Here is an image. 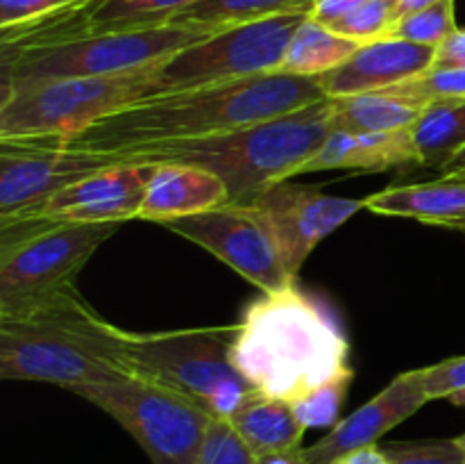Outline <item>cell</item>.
<instances>
[{
  "instance_id": "cell-1",
  "label": "cell",
  "mask_w": 465,
  "mask_h": 464,
  "mask_svg": "<svg viewBox=\"0 0 465 464\" xmlns=\"http://www.w3.org/2000/svg\"><path fill=\"white\" fill-rule=\"evenodd\" d=\"M327 98L318 77L263 73L243 80L180 91L121 109L73 136H57L64 148L123 153L148 146L225 135Z\"/></svg>"
},
{
  "instance_id": "cell-2",
  "label": "cell",
  "mask_w": 465,
  "mask_h": 464,
  "mask_svg": "<svg viewBox=\"0 0 465 464\" xmlns=\"http://www.w3.org/2000/svg\"><path fill=\"white\" fill-rule=\"evenodd\" d=\"M230 355L254 389L291 405L316 387L354 373L339 318L295 280L263 291L245 308Z\"/></svg>"
},
{
  "instance_id": "cell-3",
  "label": "cell",
  "mask_w": 465,
  "mask_h": 464,
  "mask_svg": "<svg viewBox=\"0 0 465 464\" xmlns=\"http://www.w3.org/2000/svg\"><path fill=\"white\" fill-rule=\"evenodd\" d=\"M130 332L104 321L75 287L54 291L16 317H0V378L71 391L130 376Z\"/></svg>"
},
{
  "instance_id": "cell-4",
  "label": "cell",
  "mask_w": 465,
  "mask_h": 464,
  "mask_svg": "<svg viewBox=\"0 0 465 464\" xmlns=\"http://www.w3.org/2000/svg\"><path fill=\"white\" fill-rule=\"evenodd\" d=\"M331 127V98L295 112L193 141L123 150L125 162L189 164L225 182L227 205H248L271 187L300 176V168L321 150Z\"/></svg>"
},
{
  "instance_id": "cell-5",
  "label": "cell",
  "mask_w": 465,
  "mask_h": 464,
  "mask_svg": "<svg viewBox=\"0 0 465 464\" xmlns=\"http://www.w3.org/2000/svg\"><path fill=\"white\" fill-rule=\"evenodd\" d=\"M239 323L168 332H130L125 362L132 376L148 378L186 396L207 414L230 419L254 387L232 362Z\"/></svg>"
},
{
  "instance_id": "cell-6",
  "label": "cell",
  "mask_w": 465,
  "mask_h": 464,
  "mask_svg": "<svg viewBox=\"0 0 465 464\" xmlns=\"http://www.w3.org/2000/svg\"><path fill=\"white\" fill-rule=\"evenodd\" d=\"M204 36L209 35L163 25L153 30L77 36L35 48H3V96L44 82L139 71L189 48Z\"/></svg>"
},
{
  "instance_id": "cell-7",
  "label": "cell",
  "mask_w": 465,
  "mask_h": 464,
  "mask_svg": "<svg viewBox=\"0 0 465 464\" xmlns=\"http://www.w3.org/2000/svg\"><path fill=\"white\" fill-rule=\"evenodd\" d=\"M153 66L123 76L71 77L12 91L0 98V139L73 136L121 109L150 100Z\"/></svg>"
},
{
  "instance_id": "cell-8",
  "label": "cell",
  "mask_w": 465,
  "mask_h": 464,
  "mask_svg": "<svg viewBox=\"0 0 465 464\" xmlns=\"http://www.w3.org/2000/svg\"><path fill=\"white\" fill-rule=\"evenodd\" d=\"M309 14H284L213 32L150 68V98L277 73Z\"/></svg>"
},
{
  "instance_id": "cell-9",
  "label": "cell",
  "mask_w": 465,
  "mask_h": 464,
  "mask_svg": "<svg viewBox=\"0 0 465 464\" xmlns=\"http://www.w3.org/2000/svg\"><path fill=\"white\" fill-rule=\"evenodd\" d=\"M71 391L121 423L153 464H193L213 419L186 396L132 373Z\"/></svg>"
},
{
  "instance_id": "cell-10",
  "label": "cell",
  "mask_w": 465,
  "mask_h": 464,
  "mask_svg": "<svg viewBox=\"0 0 465 464\" xmlns=\"http://www.w3.org/2000/svg\"><path fill=\"white\" fill-rule=\"evenodd\" d=\"M121 223H66L0 241V317H16L54 291L75 287L91 255Z\"/></svg>"
},
{
  "instance_id": "cell-11",
  "label": "cell",
  "mask_w": 465,
  "mask_h": 464,
  "mask_svg": "<svg viewBox=\"0 0 465 464\" xmlns=\"http://www.w3.org/2000/svg\"><path fill=\"white\" fill-rule=\"evenodd\" d=\"M125 159L64 148L57 136L0 139V221L36 207L57 191Z\"/></svg>"
},
{
  "instance_id": "cell-12",
  "label": "cell",
  "mask_w": 465,
  "mask_h": 464,
  "mask_svg": "<svg viewBox=\"0 0 465 464\" xmlns=\"http://www.w3.org/2000/svg\"><path fill=\"white\" fill-rule=\"evenodd\" d=\"M245 207L262 218L280 250L286 271L298 277V271L313 248L336 227L350 221L359 209H366V198L331 196L316 187L284 180L263 191Z\"/></svg>"
},
{
  "instance_id": "cell-13",
  "label": "cell",
  "mask_w": 465,
  "mask_h": 464,
  "mask_svg": "<svg viewBox=\"0 0 465 464\" xmlns=\"http://www.w3.org/2000/svg\"><path fill=\"white\" fill-rule=\"evenodd\" d=\"M168 230L195 241L263 291H277L295 280L262 218L245 205H221L209 212L163 223Z\"/></svg>"
},
{
  "instance_id": "cell-14",
  "label": "cell",
  "mask_w": 465,
  "mask_h": 464,
  "mask_svg": "<svg viewBox=\"0 0 465 464\" xmlns=\"http://www.w3.org/2000/svg\"><path fill=\"white\" fill-rule=\"evenodd\" d=\"M157 164L121 162L57 191L14 218H35L48 226L66 223H125L139 218ZM12 221V218H3Z\"/></svg>"
},
{
  "instance_id": "cell-15",
  "label": "cell",
  "mask_w": 465,
  "mask_h": 464,
  "mask_svg": "<svg viewBox=\"0 0 465 464\" xmlns=\"http://www.w3.org/2000/svg\"><path fill=\"white\" fill-rule=\"evenodd\" d=\"M195 0H91L64 16L18 27H0V48H35L89 35L163 27Z\"/></svg>"
},
{
  "instance_id": "cell-16",
  "label": "cell",
  "mask_w": 465,
  "mask_h": 464,
  "mask_svg": "<svg viewBox=\"0 0 465 464\" xmlns=\"http://www.w3.org/2000/svg\"><path fill=\"white\" fill-rule=\"evenodd\" d=\"M425 403H430V398H427L425 382H422V368L400 373L363 408L336 423L316 444L304 449L307 462L331 464L341 455L375 446L386 432L411 419Z\"/></svg>"
},
{
  "instance_id": "cell-17",
  "label": "cell",
  "mask_w": 465,
  "mask_h": 464,
  "mask_svg": "<svg viewBox=\"0 0 465 464\" xmlns=\"http://www.w3.org/2000/svg\"><path fill=\"white\" fill-rule=\"evenodd\" d=\"M434 55L436 48L431 45L384 36L359 45L357 53L341 66L318 76V85L327 98L375 94L430 71Z\"/></svg>"
},
{
  "instance_id": "cell-18",
  "label": "cell",
  "mask_w": 465,
  "mask_h": 464,
  "mask_svg": "<svg viewBox=\"0 0 465 464\" xmlns=\"http://www.w3.org/2000/svg\"><path fill=\"white\" fill-rule=\"evenodd\" d=\"M420 155L413 144L411 130L395 132H341L327 136L316 155L300 168L302 173L352 168L363 173H380L389 168L418 166Z\"/></svg>"
},
{
  "instance_id": "cell-19",
  "label": "cell",
  "mask_w": 465,
  "mask_h": 464,
  "mask_svg": "<svg viewBox=\"0 0 465 464\" xmlns=\"http://www.w3.org/2000/svg\"><path fill=\"white\" fill-rule=\"evenodd\" d=\"M230 203L225 182L189 164H157L139 218L168 223Z\"/></svg>"
},
{
  "instance_id": "cell-20",
  "label": "cell",
  "mask_w": 465,
  "mask_h": 464,
  "mask_svg": "<svg viewBox=\"0 0 465 464\" xmlns=\"http://www.w3.org/2000/svg\"><path fill=\"white\" fill-rule=\"evenodd\" d=\"M366 209L465 232V180L443 176L420 185H393L368 196Z\"/></svg>"
},
{
  "instance_id": "cell-21",
  "label": "cell",
  "mask_w": 465,
  "mask_h": 464,
  "mask_svg": "<svg viewBox=\"0 0 465 464\" xmlns=\"http://www.w3.org/2000/svg\"><path fill=\"white\" fill-rule=\"evenodd\" d=\"M227 421L234 426L254 458L300 449L307 430L293 405L262 391H254Z\"/></svg>"
},
{
  "instance_id": "cell-22",
  "label": "cell",
  "mask_w": 465,
  "mask_h": 464,
  "mask_svg": "<svg viewBox=\"0 0 465 464\" xmlns=\"http://www.w3.org/2000/svg\"><path fill=\"white\" fill-rule=\"evenodd\" d=\"M313 3L316 0H195L168 25L213 35L284 14H312Z\"/></svg>"
},
{
  "instance_id": "cell-23",
  "label": "cell",
  "mask_w": 465,
  "mask_h": 464,
  "mask_svg": "<svg viewBox=\"0 0 465 464\" xmlns=\"http://www.w3.org/2000/svg\"><path fill=\"white\" fill-rule=\"evenodd\" d=\"M420 114V105L386 91L331 98V127L341 132L411 130Z\"/></svg>"
},
{
  "instance_id": "cell-24",
  "label": "cell",
  "mask_w": 465,
  "mask_h": 464,
  "mask_svg": "<svg viewBox=\"0 0 465 464\" xmlns=\"http://www.w3.org/2000/svg\"><path fill=\"white\" fill-rule=\"evenodd\" d=\"M411 136L422 166L445 171L465 148V98L427 105L413 123Z\"/></svg>"
},
{
  "instance_id": "cell-25",
  "label": "cell",
  "mask_w": 465,
  "mask_h": 464,
  "mask_svg": "<svg viewBox=\"0 0 465 464\" xmlns=\"http://www.w3.org/2000/svg\"><path fill=\"white\" fill-rule=\"evenodd\" d=\"M359 45L361 44L345 39L322 23L307 16L291 39L280 71L291 73V76L318 77L352 57Z\"/></svg>"
},
{
  "instance_id": "cell-26",
  "label": "cell",
  "mask_w": 465,
  "mask_h": 464,
  "mask_svg": "<svg viewBox=\"0 0 465 464\" xmlns=\"http://www.w3.org/2000/svg\"><path fill=\"white\" fill-rule=\"evenodd\" d=\"M457 30V16H454V0H439L420 12L407 14L391 25L389 36L420 45H436L448 39Z\"/></svg>"
},
{
  "instance_id": "cell-27",
  "label": "cell",
  "mask_w": 465,
  "mask_h": 464,
  "mask_svg": "<svg viewBox=\"0 0 465 464\" xmlns=\"http://www.w3.org/2000/svg\"><path fill=\"white\" fill-rule=\"evenodd\" d=\"M386 94L400 96L422 109L440 100H463L465 98V68H430L422 76L411 77L407 82L389 86Z\"/></svg>"
},
{
  "instance_id": "cell-28",
  "label": "cell",
  "mask_w": 465,
  "mask_h": 464,
  "mask_svg": "<svg viewBox=\"0 0 465 464\" xmlns=\"http://www.w3.org/2000/svg\"><path fill=\"white\" fill-rule=\"evenodd\" d=\"M354 373H345V376L334 378V380L325 382V385L316 387L309 391L307 396L293 403L295 414L304 428H334L339 421L341 408H343L345 394H348L350 385H352Z\"/></svg>"
},
{
  "instance_id": "cell-29",
  "label": "cell",
  "mask_w": 465,
  "mask_h": 464,
  "mask_svg": "<svg viewBox=\"0 0 465 464\" xmlns=\"http://www.w3.org/2000/svg\"><path fill=\"white\" fill-rule=\"evenodd\" d=\"M395 23V0H368L352 14L341 21L331 23L330 30L336 35L352 39L357 44H371L389 36L391 25Z\"/></svg>"
},
{
  "instance_id": "cell-30",
  "label": "cell",
  "mask_w": 465,
  "mask_h": 464,
  "mask_svg": "<svg viewBox=\"0 0 465 464\" xmlns=\"http://www.w3.org/2000/svg\"><path fill=\"white\" fill-rule=\"evenodd\" d=\"M257 458L252 450L245 446L239 432L234 430L227 419L213 417L209 421L207 435H204L203 446L195 455L193 464H254Z\"/></svg>"
},
{
  "instance_id": "cell-31",
  "label": "cell",
  "mask_w": 465,
  "mask_h": 464,
  "mask_svg": "<svg viewBox=\"0 0 465 464\" xmlns=\"http://www.w3.org/2000/svg\"><path fill=\"white\" fill-rule=\"evenodd\" d=\"M391 464H465V455L457 439L395 441L381 446Z\"/></svg>"
},
{
  "instance_id": "cell-32",
  "label": "cell",
  "mask_w": 465,
  "mask_h": 464,
  "mask_svg": "<svg viewBox=\"0 0 465 464\" xmlns=\"http://www.w3.org/2000/svg\"><path fill=\"white\" fill-rule=\"evenodd\" d=\"M91 0H0V27H18L77 12Z\"/></svg>"
},
{
  "instance_id": "cell-33",
  "label": "cell",
  "mask_w": 465,
  "mask_h": 464,
  "mask_svg": "<svg viewBox=\"0 0 465 464\" xmlns=\"http://www.w3.org/2000/svg\"><path fill=\"white\" fill-rule=\"evenodd\" d=\"M422 382L430 400H450L459 391H465V355L422 368Z\"/></svg>"
},
{
  "instance_id": "cell-34",
  "label": "cell",
  "mask_w": 465,
  "mask_h": 464,
  "mask_svg": "<svg viewBox=\"0 0 465 464\" xmlns=\"http://www.w3.org/2000/svg\"><path fill=\"white\" fill-rule=\"evenodd\" d=\"M431 68H465V30L457 27L445 41L436 45Z\"/></svg>"
},
{
  "instance_id": "cell-35",
  "label": "cell",
  "mask_w": 465,
  "mask_h": 464,
  "mask_svg": "<svg viewBox=\"0 0 465 464\" xmlns=\"http://www.w3.org/2000/svg\"><path fill=\"white\" fill-rule=\"evenodd\" d=\"M366 3L368 0H316L309 16H312L313 21H318V23H322V25L330 27L331 23L341 21V18L348 16V14H352L354 9H359L361 5H366Z\"/></svg>"
},
{
  "instance_id": "cell-36",
  "label": "cell",
  "mask_w": 465,
  "mask_h": 464,
  "mask_svg": "<svg viewBox=\"0 0 465 464\" xmlns=\"http://www.w3.org/2000/svg\"><path fill=\"white\" fill-rule=\"evenodd\" d=\"M331 464H391L389 455L381 449L380 444L366 446V449H357L352 453L341 455L339 459H334Z\"/></svg>"
},
{
  "instance_id": "cell-37",
  "label": "cell",
  "mask_w": 465,
  "mask_h": 464,
  "mask_svg": "<svg viewBox=\"0 0 465 464\" xmlns=\"http://www.w3.org/2000/svg\"><path fill=\"white\" fill-rule=\"evenodd\" d=\"M254 464H309L307 455H304V449H291V450H280V453L263 455V458H257Z\"/></svg>"
},
{
  "instance_id": "cell-38",
  "label": "cell",
  "mask_w": 465,
  "mask_h": 464,
  "mask_svg": "<svg viewBox=\"0 0 465 464\" xmlns=\"http://www.w3.org/2000/svg\"><path fill=\"white\" fill-rule=\"evenodd\" d=\"M434 3H439V0H395V21L407 16V14L420 12V9L430 7Z\"/></svg>"
},
{
  "instance_id": "cell-39",
  "label": "cell",
  "mask_w": 465,
  "mask_h": 464,
  "mask_svg": "<svg viewBox=\"0 0 465 464\" xmlns=\"http://www.w3.org/2000/svg\"><path fill=\"white\" fill-rule=\"evenodd\" d=\"M463 173H465V148L461 150V153L457 155V157L452 159V164H450V166L445 168L443 176H448V177H459V176H463Z\"/></svg>"
},
{
  "instance_id": "cell-40",
  "label": "cell",
  "mask_w": 465,
  "mask_h": 464,
  "mask_svg": "<svg viewBox=\"0 0 465 464\" xmlns=\"http://www.w3.org/2000/svg\"><path fill=\"white\" fill-rule=\"evenodd\" d=\"M450 403L459 405V408H465V391H459V394H454L452 398H450Z\"/></svg>"
},
{
  "instance_id": "cell-41",
  "label": "cell",
  "mask_w": 465,
  "mask_h": 464,
  "mask_svg": "<svg viewBox=\"0 0 465 464\" xmlns=\"http://www.w3.org/2000/svg\"><path fill=\"white\" fill-rule=\"evenodd\" d=\"M454 439H457V444H459V446H461V450H463V455H465V432H463V435L454 437Z\"/></svg>"
},
{
  "instance_id": "cell-42",
  "label": "cell",
  "mask_w": 465,
  "mask_h": 464,
  "mask_svg": "<svg viewBox=\"0 0 465 464\" xmlns=\"http://www.w3.org/2000/svg\"><path fill=\"white\" fill-rule=\"evenodd\" d=\"M459 177H461V180H465V173H463V176H459Z\"/></svg>"
}]
</instances>
